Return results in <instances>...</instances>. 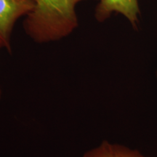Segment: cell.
Here are the masks:
<instances>
[{
	"label": "cell",
	"instance_id": "6da1fadb",
	"mask_svg": "<svg viewBox=\"0 0 157 157\" xmlns=\"http://www.w3.org/2000/svg\"><path fill=\"white\" fill-rule=\"evenodd\" d=\"M87 0H34V7L23 21L35 42L48 43L69 36L78 26L76 7Z\"/></svg>",
	"mask_w": 157,
	"mask_h": 157
},
{
	"label": "cell",
	"instance_id": "7a4b0ae2",
	"mask_svg": "<svg viewBox=\"0 0 157 157\" xmlns=\"http://www.w3.org/2000/svg\"><path fill=\"white\" fill-rule=\"evenodd\" d=\"M34 7V0H0V39L9 52H11V36L15 23L29 14Z\"/></svg>",
	"mask_w": 157,
	"mask_h": 157
},
{
	"label": "cell",
	"instance_id": "3957f363",
	"mask_svg": "<svg viewBox=\"0 0 157 157\" xmlns=\"http://www.w3.org/2000/svg\"><path fill=\"white\" fill-rule=\"evenodd\" d=\"M113 13L122 15L133 28L137 29L140 15L138 0H100L95 8V19L104 22Z\"/></svg>",
	"mask_w": 157,
	"mask_h": 157
},
{
	"label": "cell",
	"instance_id": "277c9868",
	"mask_svg": "<svg viewBox=\"0 0 157 157\" xmlns=\"http://www.w3.org/2000/svg\"><path fill=\"white\" fill-rule=\"evenodd\" d=\"M83 157H146L138 151L119 144L103 141L100 146L84 154Z\"/></svg>",
	"mask_w": 157,
	"mask_h": 157
},
{
	"label": "cell",
	"instance_id": "5b68a950",
	"mask_svg": "<svg viewBox=\"0 0 157 157\" xmlns=\"http://www.w3.org/2000/svg\"><path fill=\"white\" fill-rule=\"evenodd\" d=\"M5 48V46H4L2 41L1 39H0V48ZM1 97H2V91H1V88H0V100H1Z\"/></svg>",
	"mask_w": 157,
	"mask_h": 157
},
{
	"label": "cell",
	"instance_id": "8992f818",
	"mask_svg": "<svg viewBox=\"0 0 157 157\" xmlns=\"http://www.w3.org/2000/svg\"><path fill=\"white\" fill-rule=\"evenodd\" d=\"M156 80H157V69L156 71Z\"/></svg>",
	"mask_w": 157,
	"mask_h": 157
}]
</instances>
